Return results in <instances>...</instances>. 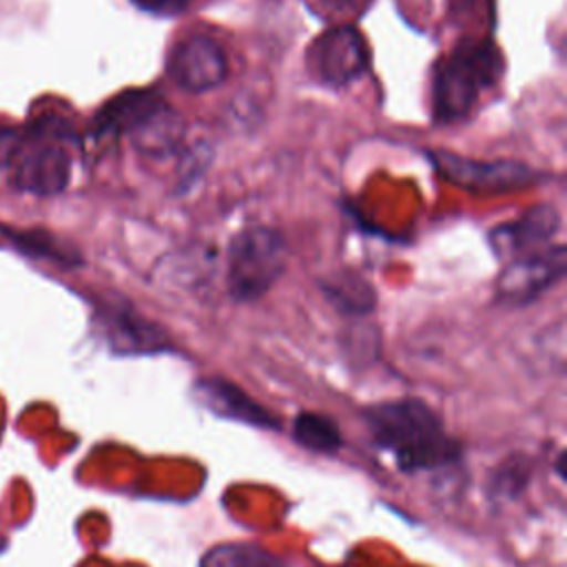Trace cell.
<instances>
[{
  "label": "cell",
  "instance_id": "cell-13",
  "mask_svg": "<svg viewBox=\"0 0 567 567\" xmlns=\"http://www.w3.org/2000/svg\"><path fill=\"white\" fill-rule=\"evenodd\" d=\"M184 126L179 120V113H175L171 106L162 104L137 131H133L135 144L151 155H166L173 148H177L182 140Z\"/></svg>",
  "mask_w": 567,
  "mask_h": 567
},
{
  "label": "cell",
  "instance_id": "cell-9",
  "mask_svg": "<svg viewBox=\"0 0 567 567\" xmlns=\"http://www.w3.org/2000/svg\"><path fill=\"white\" fill-rule=\"evenodd\" d=\"M193 394L206 410H210L221 419L246 423L252 427H264V430L279 427L277 419L264 405H259L252 396H248L239 385H235L228 379H221V377L199 379L193 385Z\"/></svg>",
  "mask_w": 567,
  "mask_h": 567
},
{
  "label": "cell",
  "instance_id": "cell-6",
  "mask_svg": "<svg viewBox=\"0 0 567 567\" xmlns=\"http://www.w3.org/2000/svg\"><path fill=\"white\" fill-rule=\"evenodd\" d=\"M370 53L354 27H334L317 38L308 51V69L317 82L343 86L365 73Z\"/></svg>",
  "mask_w": 567,
  "mask_h": 567
},
{
  "label": "cell",
  "instance_id": "cell-11",
  "mask_svg": "<svg viewBox=\"0 0 567 567\" xmlns=\"http://www.w3.org/2000/svg\"><path fill=\"white\" fill-rule=\"evenodd\" d=\"M560 226V215L551 204H540L527 210L516 221L503 224L489 233V244L501 257H518V252L527 248H536L538 244L554 237Z\"/></svg>",
  "mask_w": 567,
  "mask_h": 567
},
{
  "label": "cell",
  "instance_id": "cell-10",
  "mask_svg": "<svg viewBox=\"0 0 567 567\" xmlns=\"http://www.w3.org/2000/svg\"><path fill=\"white\" fill-rule=\"evenodd\" d=\"M102 326L109 343L124 354H146L171 348V341L159 326L146 321L126 306H106L102 310Z\"/></svg>",
  "mask_w": 567,
  "mask_h": 567
},
{
  "label": "cell",
  "instance_id": "cell-1",
  "mask_svg": "<svg viewBox=\"0 0 567 567\" xmlns=\"http://www.w3.org/2000/svg\"><path fill=\"white\" fill-rule=\"evenodd\" d=\"M372 443L403 472L441 470L458 463L461 445L445 432L443 419L421 399L403 396L363 410Z\"/></svg>",
  "mask_w": 567,
  "mask_h": 567
},
{
  "label": "cell",
  "instance_id": "cell-15",
  "mask_svg": "<svg viewBox=\"0 0 567 567\" xmlns=\"http://www.w3.org/2000/svg\"><path fill=\"white\" fill-rule=\"evenodd\" d=\"M199 567H284V563L255 543H226L210 547Z\"/></svg>",
  "mask_w": 567,
  "mask_h": 567
},
{
  "label": "cell",
  "instance_id": "cell-8",
  "mask_svg": "<svg viewBox=\"0 0 567 567\" xmlns=\"http://www.w3.org/2000/svg\"><path fill=\"white\" fill-rule=\"evenodd\" d=\"M168 78L188 93H204L224 82L226 53L208 33H190L175 44L166 64Z\"/></svg>",
  "mask_w": 567,
  "mask_h": 567
},
{
  "label": "cell",
  "instance_id": "cell-5",
  "mask_svg": "<svg viewBox=\"0 0 567 567\" xmlns=\"http://www.w3.org/2000/svg\"><path fill=\"white\" fill-rule=\"evenodd\" d=\"M439 175L474 193H512L527 188L536 182V171L527 164L512 159H472L447 151L430 153Z\"/></svg>",
  "mask_w": 567,
  "mask_h": 567
},
{
  "label": "cell",
  "instance_id": "cell-2",
  "mask_svg": "<svg viewBox=\"0 0 567 567\" xmlns=\"http://www.w3.org/2000/svg\"><path fill=\"white\" fill-rule=\"evenodd\" d=\"M78 135L64 115L47 113L20 133L11 159L13 182L31 195H55L66 188L73 166V146Z\"/></svg>",
  "mask_w": 567,
  "mask_h": 567
},
{
  "label": "cell",
  "instance_id": "cell-3",
  "mask_svg": "<svg viewBox=\"0 0 567 567\" xmlns=\"http://www.w3.org/2000/svg\"><path fill=\"white\" fill-rule=\"evenodd\" d=\"M503 73V55L492 40L461 42L439 62L432 82V113L441 124L458 122L474 109L478 95Z\"/></svg>",
  "mask_w": 567,
  "mask_h": 567
},
{
  "label": "cell",
  "instance_id": "cell-18",
  "mask_svg": "<svg viewBox=\"0 0 567 567\" xmlns=\"http://www.w3.org/2000/svg\"><path fill=\"white\" fill-rule=\"evenodd\" d=\"M18 142H20V131L0 122V168L11 166Z\"/></svg>",
  "mask_w": 567,
  "mask_h": 567
},
{
  "label": "cell",
  "instance_id": "cell-17",
  "mask_svg": "<svg viewBox=\"0 0 567 567\" xmlns=\"http://www.w3.org/2000/svg\"><path fill=\"white\" fill-rule=\"evenodd\" d=\"M326 295L341 312L350 315L368 312L374 306V290L357 275H350L343 281L334 279L332 284H326Z\"/></svg>",
  "mask_w": 567,
  "mask_h": 567
},
{
  "label": "cell",
  "instance_id": "cell-7",
  "mask_svg": "<svg viewBox=\"0 0 567 567\" xmlns=\"http://www.w3.org/2000/svg\"><path fill=\"white\" fill-rule=\"evenodd\" d=\"M565 266L567 255L560 244L534 255L514 257L498 277L496 297L507 306H525L558 284L565 275Z\"/></svg>",
  "mask_w": 567,
  "mask_h": 567
},
{
  "label": "cell",
  "instance_id": "cell-12",
  "mask_svg": "<svg viewBox=\"0 0 567 567\" xmlns=\"http://www.w3.org/2000/svg\"><path fill=\"white\" fill-rule=\"evenodd\" d=\"M162 95L151 89H133L109 100L93 120L95 137H111L137 131L159 106Z\"/></svg>",
  "mask_w": 567,
  "mask_h": 567
},
{
  "label": "cell",
  "instance_id": "cell-19",
  "mask_svg": "<svg viewBox=\"0 0 567 567\" xmlns=\"http://www.w3.org/2000/svg\"><path fill=\"white\" fill-rule=\"evenodd\" d=\"M133 4H137L144 11L151 13H159V16H171L182 11L190 0H131Z\"/></svg>",
  "mask_w": 567,
  "mask_h": 567
},
{
  "label": "cell",
  "instance_id": "cell-14",
  "mask_svg": "<svg viewBox=\"0 0 567 567\" xmlns=\"http://www.w3.org/2000/svg\"><path fill=\"white\" fill-rule=\"evenodd\" d=\"M292 436L301 447L321 454H332L343 443L339 425L319 412H299L292 419Z\"/></svg>",
  "mask_w": 567,
  "mask_h": 567
},
{
  "label": "cell",
  "instance_id": "cell-16",
  "mask_svg": "<svg viewBox=\"0 0 567 567\" xmlns=\"http://www.w3.org/2000/svg\"><path fill=\"white\" fill-rule=\"evenodd\" d=\"M532 476V461L523 454L505 458L489 476V496L514 498L520 494Z\"/></svg>",
  "mask_w": 567,
  "mask_h": 567
},
{
  "label": "cell",
  "instance_id": "cell-4",
  "mask_svg": "<svg viewBox=\"0 0 567 567\" xmlns=\"http://www.w3.org/2000/svg\"><path fill=\"white\" fill-rule=\"evenodd\" d=\"M286 268V241L266 226H252L233 237L228 246L226 284L239 301L266 295Z\"/></svg>",
  "mask_w": 567,
  "mask_h": 567
}]
</instances>
